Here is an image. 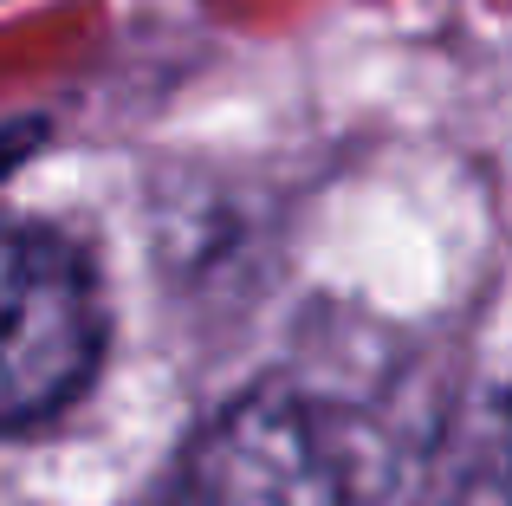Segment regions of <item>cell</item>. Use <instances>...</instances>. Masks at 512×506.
<instances>
[{"mask_svg":"<svg viewBox=\"0 0 512 506\" xmlns=\"http://www.w3.org/2000/svg\"><path fill=\"white\" fill-rule=\"evenodd\" d=\"M104 357L98 273L65 234L0 221V429L59 416Z\"/></svg>","mask_w":512,"mask_h":506,"instance_id":"6da1fadb","label":"cell"},{"mask_svg":"<svg viewBox=\"0 0 512 506\" xmlns=\"http://www.w3.org/2000/svg\"><path fill=\"white\" fill-rule=\"evenodd\" d=\"M169 506H357L350 448L312 403L260 390L188 448Z\"/></svg>","mask_w":512,"mask_h":506,"instance_id":"7a4b0ae2","label":"cell"},{"mask_svg":"<svg viewBox=\"0 0 512 506\" xmlns=\"http://www.w3.org/2000/svg\"><path fill=\"white\" fill-rule=\"evenodd\" d=\"M357 506H512V403L467 396L441 403L357 474Z\"/></svg>","mask_w":512,"mask_h":506,"instance_id":"3957f363","label":"cell"}]
</instances>
